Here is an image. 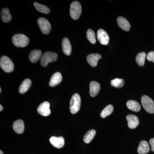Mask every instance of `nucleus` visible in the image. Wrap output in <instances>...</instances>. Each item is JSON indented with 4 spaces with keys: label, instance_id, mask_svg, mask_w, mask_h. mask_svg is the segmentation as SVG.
I'll list each match as a JSON object with an SVG mask.
<instances>
[{
    "label": "nucleus",
    "instance_id": "1",
    "mask_svg": "<svg viewBox=\"0 0 154 154\" xmlns=\"http://www.w3.org/2000/svg\"><path fill=\"white\" fill-rule=\"evenodd\" d=\"M12 41L15 46L17 47H25L29 42V38L23 34H15L12 38Z\"/></svg>",
    "mask_w": 154,
    "mask_h": 154
},
{
    "label": "nucleus",
    "instance_id": "2",
    "mask_svg": "<svg viewBox=\"0 0 154 154\" xmlns=\"http://www.w3.org/2000/svg\"><path fill=\"white\" fill-rule=\"evenodd\" d=\"M81 105V99L80 95L75 94L72 96L70 101V110L72 114H75L80 110Z\"/></svg>",
    "mask_w": 154,
    "mask_h": 154
},
{
    "label": "nucleus",
    "instance_id": "3",
    "mask_svg": "<svg viewBox=\"0 0 154 154\" xmlns=\"http://www.w3.org/2000/svg\"><path fill=\"white\" fill-rule=\"evenodd\" d=\"M1 67L4 71L10 73L14 71V64L10 58L6 56H3L0 60Z\"/></svg>",
    "mask_w": 154,
    "mask_h": 154
},
{
    "label": "nucleus",
    "instance_id": "4",
    "mask_svg": "<svg viewBox=\"0 0 154 154\" xmlns=\"http://www.w3.org/2000/svg\"><path fill=\"white\" fill-rule=\"evenodd\" d=\"M57 58V54L51 51H47L42 56L40 59V64L42 66L45 67L49 63L55 61Z\"/></svg>",
    "mask_w": 154,
    "mask_h": 154
},
{
    "label": "nucleus",
    "instance_id": "5",
    "mask_svg": "<svg viewBox=\"0 0 154 154\" xmlns=\"http://www.w3.org/2000/svg\"><path fill=\"white\" fill-rule=\"evenodd\" d=\"M82 13V6L79 2L75 1L71 4L70 15L72 19L77 20L79 18Z\"/></svg>",
    "mask_w": 154,
    "mask_h": 154
},
{
    "label": "nucleus",
    "instance_id": "6",
    "mask_svg": "<svg viewBox=\"0 0 154 154\" xmlns=\"http://www.w3.org/2000/svg\"><path fill=\"white\" fill-rule=\"evenodd\" d=\"M141 103L145 110L150 113H154V102L148 96H143L141 98Z\"/></svg>",
    "mask_w": 154,
    "mask_h": 154
},
{
    "label": "nucleus",
    "instance_id": "7",
    "mask_svg": "<svg viewBox=\"0 0 154 154\" xmlns=\"http://www.w3.org/2000/svg\"><path fill=\"white\" fill-rule=\"evenodd\" d=\"M37 22L42 33L45 34L49 33L51 29V26L47 19L44 18H39Z\"/></svg>",
    "mask_w": 154,
    "mask_h": 154
},
{
    "label": "nucleus",
    "instance_id": "8",
    "mask_svg": "<svg viewBox=\"0 0 154 154\" xmlns=\"http://www.w3.org/2000/svg\"><path fill=\"white\" fill-rule=\"evenodd\" d=\"M50 103L48 102H44L38 106L37 108V112L40 115L44 116H47L50 115L51 110L50 109Z\"/></svg>",
    "mask_w": 154,
    "mask_h": 154
},
{
    "label": "nucleus",
    "instance_id": "9",
    "mask_svg": "<svg viewBox=\"0 0 154 154\" xmlns=\"http://www.w3.org/2000/svg\"><path fill=\"white\" fill-rule=\"evenodd\" d=\"M97 38L101 44L107 45L109 42V36L105 30L100 29L97 33Z\"/></svg>",
    "mask_w": 154,
    "mask_h": 154
},
{
    "label": "nucleus",
    "instance_id": "10",
    "mask_svg": "<svg viewBox=\"0 0 154 154\" xmlns=\"http://www.w3.org/2000/svg\"><path fill=\"white\" fill-rule=\"evenodd\" d=\"M126 120L128 121V127L131 129L136 128L139 124V120L136 116L129 114L127 116Z\"/></svg>",
    "mask_w": 154,
    "mask_h": 154
},
{
    "label": "nucleus",
    "instance_id": "11",
    "mask_svg": "<svg viewBox=\"0 0 154 154\" xmlns=\"http://www.w3.org/2000/svg\"><path fill=\"white\" fill-rule=\"evenodd\" d=\"M49 141L51 145L57 148H61L64 145V139L62 137H56L53 136L50 138Z\"/></svg>",
    "mask_w": 154,
    "mask_h": 154
},
{
    "label": "nucleus",
    "instance_id": "12",
    "mask_svg": "<svg viewBox=\"0 0 154 154\" xmlns=\"http://www.w3.org/2000/svg\"><path fill=\"white\" fill-rule=\"evenodd\" d=\"M102 58V56L99 54L94 53L89 54L87 56V60L88 63L92 67L97 66L98 61Z\"/></svg>",
    "mask_w": 154,
    "mask_h": 154
},
{
    "label": "nucleus",
    "instance_id": "13",
    "mask_svg": "<svg viewBox=\"0 0 154 154\" xmlns=\"http://www.w3.org/2000/svg\"><path fill=\"white\" fill-rule=\"evenodd\" d=\"M13 129L16 133L18 134H22L24 132L25 129V124L22 119H18L14 122L13 125Z\"/></svg>",
    "mask_w": 154,
    "mask_h": 154
},
{
    "label": "nucleus",
    "instance_id": "14",
    "mask_svg": "<svg viewBox=\"0 0 154 154\" xmlns=\"http://www.w3.org/2000/svg\"><path fill=\"white\" fill-rule=\"evenodd\" d=\"M62 76L60 73L57 72L54 74L51 78L49 83V85L51 87H54L57 85L61 82Z\"/></svg>",
    "mask_w": 154,
    "mask_h": 154
},
{
    "label": "nucleus",
    "instance_id": "15",
    "mask_svg": "<svg viewBox=\"0 0 154 154\" xmlns=\"http://www.w3.org/2000/svg\"><path fill=\"white\" fill-rule=\"evenodd\" d=\"M101 86L99 83L93 81L90 85V94L91 97H94L99 93Z\"/></svg>",
    "mask_w": 154,
    "mask_h": 154
},
{
    "label": "nucleus",
    "instance_id": "16",
    "mask_svg": "<svg viewBox=\"0 0 154 154\" xmlns=\"http://www.w3.org/2000/svg\"><path fill=\"white\" fill-rule=\"evenodd\" d=\"M117 24L122 30L125 31H129L130 29V24L128 21L125 18L120 17L117 19Z\"/></svg>",
    "mask_w": 154,
    "mask_h": 154
},
{
    "label": "nucleus",
    "instance_id": "17",
    "mask_svg": "<svg viewBox=\"0 0 154 154\" xmlns=\"http://www.w3.org/2000/svg\"><path fill=\"white\" fill-rule=\"evenodd\" d=\"M63 51L66 55H70L72 51V46L69 40L67 38H63L62 42Z\"/></svg>",
    "mask_w": 154,
    "mask_h": 154
},
{
    "label": "nucleus",
    "instance_id": "18",
    "mask_svg": "<svg viewBox=\"0 0 154 154\" xmlns=\"http://www.w3.org/2000/svg\"><path fill=\"white\" fill-rule=\"evenodd\" d=\"M42 52L39 50H34L30 52L29 55V58L31 62L36 63L41 59Z\"/></svg>",
    "mask_w": 154,
    "mask_h": 154
},
{
    "label": "nucleus",
    "instance_id": "19",
    "mask_svg": "<svg viewBox=\"0 0 154 154\" xmlns=\"http://www.w3.org/2000/svg\"><path fill=\"white\" fill-rule=\"evenodd\" d=\"M149 150V146L147 142L145 140L141 141L138 147V153L139 154H147Z\"/></svg>",
    "mask_w": 154,
    "mask_h": 154
},
{
    "label": "nucleus",
    "instance_id": "20",
    "mask_svg": "<svg viewBox=\"0 0 154 154\" xmlns=\"http://www.w3.org/2000/svg\"><path fill=\"white\" fill-rule=\"evenodd\" d=\"M31 80L29 79H26L23 81L19 88V92L20 94H24L30 89L31 85Z\"/></svg>",
    "mask_w": 154,
    "mask_h": 154
},
{
    "label": "nucleus",
    "instance_id": "21",
    "mask_svg": "<svg viewBox=\"0 0 154 154\" xmlns=\"http://www.w3.org/2000/svg\"><path fill=\"white\" fill-rule=\"evenodd\" d=\"M127 107L129 110L134 112H139L141 109L139 103L134 100H129L126 103Z\"/></svg>",
    "mask_w": 154,
    "mask_h": 154
},
{
    "label": "nucleus",
    "instance_id": "22",
    "mask_svg": "<svg viewBox=\"0 0 154 154\" xmlns=\"http://www.w3.org/2000/svg\"><path fill=\"white\" fill-rule=\"evenodd\" d=\"M1 18L2 20L5 23H8L12 19V16L10 13V11L8 8H3L1 13Z\"/></svg>",
    "mask_w": 154,
    "mask_h": 154
},
{
    "label": "nucleus",
    "instance_id": "23",
    "mask_svg": "<svg viewBox=\"0 0 154 154\" xmlns=\"http://www.w3.org/2000/svg\"><path fill=\"white\" fill-rule=\"evenodd\" d=\"M96 134V131L94 129L89 131L85 135L84 137V141L86 143H89L94 139Z\"/></svg>",
    "mask_w": 154,
    "mask_h": 154
},
{
    "label": "nucleus",
    "instance_id": "24",
    "mask_svg": "<svg viewBox=\"0 0 154 154\" xmlns=\"http://www.w3.org/2000/svg\"><path fill=\"white\" fill-rule=\"evenodd\" d=\"M34 6L36 10H37L38 12H40V13L45 14H48L49 13L50 11L49 8H48L46 6L43 5L36 2L34 3Z\"/></svg>",
    "mask_w": 154,
    "mask_h": 154
},
{
    "label": "nucleus",
    "instance_id": "25",
    "mask_svg": "<svg viewBox=\"0 0 154 154\" xmlns=\"http://www.w3.org/2000/svg\"><path fill=\"white\" fill-rule=\"evenodd\" d=\"M146 57V54L144 52L138 54L136 57V61L139 66H143Z\"/></svg>",
    "mask_w": 154,
    "mask_h": 154
},
{
    "label": "nucleus",
    "instance_id": "26",
    "mask_svg": "<svg viewBox=\"0 0 154 154\" xmlns=\"http://www.w3.org/2000/svg\"><path fill=\"white\" fill-rule=\"evenodd\" d=\"M113 105H107V107L104 108V110H102L101 112V117L102 118H106L107 116H108L113 113Z\"/></svg>",
    "mask_w": 154,
    "mask_h": 154
},
{
    "label": "nucleus",
    "instance_id": "27",
    "mask_svg": "<svg viewBox=\"0 0 154 154\" xmlns=\"http://www.w3.org/2000/svg\"><path fill=\"white\" fill-rule=\"evenodd\" d=\"M125 82L122 79H116L111 80L110 84L112 87L116 88H121L124 86Z\"/></svg>",
    "mask_w": 154,
    "mask_h": 154
},
{
    "label": "nucleus",
    "instance_id": "28",
    "mask_svg": "<svg viewBox=\"0 0 154 154\" xmlns=\"http://www.w3.org/2000/svg\"><path fill=\"white\" fill-rule=\"evenodd\" d=\"M87 37L89 41L92 44H95L96 40V34L92 29H88L87 32Z\"/></svg>",
    "mask_w": 154,
    "mask_h": 154
},
{
    "label": "nucleus",
    "instance_id": "29",
    "mask_svg": "<svg viewBox=\"0 0 154 154\" xmlns=\"http://www.w3.org/2000/svg\"><path fill=\"white\" fill-rule=\"evenodd\" d=\"M147 59L149 61L154 63V51H150L146 57Z\"/></svg>",
    "mask_w": 154,
    "mask_h": 154
},
{
    "label": "nucleus",
    "instance_id": "30",
    "mask_svg": "<svg viewBox=\"0 0 154 154\" xmlns=\"http://www.w3.org/2000/svg\"><path fill=\"white\" fill-rule=\"evenodd\" d=\"M149 143L151 146L152 151L154 152V138L150 140Z\"/></svg>",
    "mask_w": 154,
    "mask_h": 154
},
{
    "label": "nucleus",
    "instance_id": "31",
    "mask_svg": "<svg viewBox=\"0 0 154 154\" xmlns=\"http://www.w3.org/2000/svg\"><path fill=\"white\" fill-rule=\"evenodd\" d=\"M3 107L2 105H0V111H2L3 110Z\"/></svg>",
    "mask_w": 154,
    "mask_h": 154
},
{
    "label": "nucleus",
    "instance_id": "32",
    "mask_svg": "<svg viewBox=\"0 0 154 154\" xmlns=\"http://www.w3.org/2000/svg\"><path fill=\"white\" fill-rule=\"evenodd\" d=\"M0 154H3V152L2 151V150L0 151Z\"/></svg>",
    "mask_w": 154,
    "mask_h": 154
},
{
    "label": "nucleus",
    "instance_id": "33",
    "mask_svg": "<svg viewBox=\"0 0 154 154\" xmlns=\"http://www.w3.org/2000/svg\"><path fill=\"white\" fill-rule=\"evenodd\" d=\"M2 92V89H1V88H0V93H1Z\"/></svg>",
    "mask_w": 154,
    "mask_h": 154
}]
</instances>
